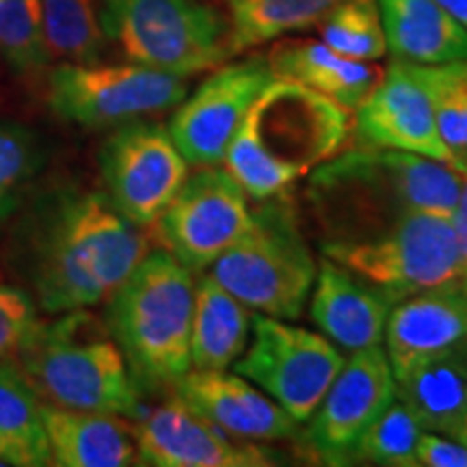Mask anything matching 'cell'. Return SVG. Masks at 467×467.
I'll return each mask as SVG.
<instances>
[{
	"instance_id": "cell-33",
	"label": "cell",
	"mask_w": 467,
	"mask_h": 467,
	"mask_svg": "<svg viewBox=\"0 0 467 467\" xmlns=\"http://www.w3.org/2000/svg\"><path fill=\"white\" fill-rule=\"evenodd\" d=\"M42 320L25 288L0 285V359H16Z\"/></svg>"
},
{
	"instance_id": "cell-24",
	"label": "cell",
	"mask_w": 467,
	"mask_h": 467,
	"mask_svg": "<svg viewBox=\"0 0 467 467\" xmlns=\"http://www.w3.org/2000/svg\"><path fill=\"white\" fill-rule=\"evenodd\" d=\"M254 309L243 306L213 275L195 284L191 370H227L249 344Z\"/></svg>"
},
{
	"instance_id": "cell-23",
	"label": "cell",
	"mask_w": 467,
	"mask_h": 467,
	"mask_svg": "<svg viewBox=\"0 0 467 467\" xmlns=\"http://www.w3.org/2000/svg\"><path fill=\"white\" fill-rule=\"evenodd\" d=\"M377 5L396 61L440 66L467 58V31L435 0H377Z\"/></svg>"
},
{
	"instance_id": "cell-4",
	"label": "cell",
	"mask_w": 467,
	"mask_h": 467,
	"mask_svg": "<svg viewBox=\"0 0 467 467\" xmlns=\"http://www.w3.org/2000/svg\"><path fill=\"white\" fill-rule=\"evenodd\" d=\"M195 279L165 249L150 251L107 299L109 336L141 396L173 389L191 370Z\"/></svg>"
},
{
	"instance_id": "cell-29",
	"label": "cell",
	"mask_w": 467,
	"mask_h": 467,
	"mask_svg": "<svg viewBox=\"0 0 467 467\" xmlns=\"http://www.w3.org/2000/svg\"><path fill=\"white\" fill-rule=\"evenodd\" d=\"M46 150L31 128L0 121V230H5L31 195L44 169Z\"/></svg>"
},
{
	"instance_id": "cell-11",
	"label": "cell",
	"mask_w": 467,
	"mask_h": 467,
	"mask_svg": "<svg viewBox=\"0 0 467 467\" xmlns=\"http://www.w3.org/2000/svg\"><path fill=\"white\" fill-rule=\"evenodd\" d=\"M251 225L247 192L221 165L200 167L184 180L154 227L156 241L191 273L223 255Z\"/></svg>"
},
{
	"instance_id": "cell-20",
	"label": "cell",
	"mask_w": 467,
	"mask_h": 467,
	"mask_svg": "<svg viewBox=\"0 0 467 467\" xmlns=\"http://www.w3.org/2000/svg\"><path fill=\"white\" fill-rule=\"evenodd\" d=\"M42 420L52 465L126 467L137 463L132 420L115 413L50 407L44 402Z\"/></svg>"
},
{
	"instance_id": "cell-3",
	"label": "cell",
	"mask_w": 467,
	"mask_h": 467,
	"mask_svg": "<svg viewBox=\"0 0 467 467\" xmlns=\"http://www.w3.org/2000/svg\"><path fill=\"white\" fill-rule=\"evenodd\" d=\"M347 113L306 87L273 80L243 119L223 165L251 200L285 195L336 156L348 132Z\"/></svg>"
},
{
	"instance_id": "cell-39",
	"label": "cell",
	"mask_w": 467,
	"mask_h": 467,
	"mask_svg": "<svg viewBox=\"0 0 467 467\" xmlns=\"http://www.w3.org/2000/svg\"><path fill=\"white\" fill-rule=\"evenodd\" d=\"M0 467H3V463H0Z\"/></svg>"
},
{
	"instance_id": "cell-32",
	"label": "cell",
	"mask_w": 467,
	"mask_h": 467,
	"mask_svg": "<svg viewBox=\"0 0 467 467\" xmlns=\"http://www.w3.org/2000/svg\"><path fill=\"white\" fill-rule=\"evenodd\" d=\"M0 57L17 74H37L48 66L39 0H0Z\"/></svg>"
},
{
	"instance_id": "cell-25",
	"label": "cell",
	"mask_w": 467,
	"mask_h": 467,
	"mask_svg": "<svg viewBox=\"0 0 467 467\" xmlns=\"http://www.w3.org/2000/svg\"><path fill=\"white\" fill-rule=\"evenodd\" d=\"M0 463L52 465L42 420V400L14 359H0Z\"/></svg>"
},
{
	"instance_id": "cell-14",
	"label": "cell",
	"mask_w": 467,
	"mask_h": 467,
	"mask_svg": "<svg viewBox=\"0 0 467 467\" xmlns=\"http://www.w3.org/2000/svg\"><path fill=\"white\" fill-rule=\"evenodd\" d=\"M396 399V377L381 347L355 350L307 420L303 443L325 465H348L359 435Z\"/></svg>"
},
{
	"instance_id": "cell-36",
	"label": "cell",
	"mask_w": 467,
	"mask_h": 467,
	"mask_svg": "<svg viewBox=\"0 0 467 467\" xmlns=\"http://www.w3.org/2000/svg\"><path fill=\"white\" fill-rule=\"evenodd\" d=\"M435 3L467 31V0H435Z\"/></svg>"
},
{
	"instance_id": "cell-10",
	"label": "cell",
	"mask_w": 467,
	"mask_h": 467,
	"mask_svg": "<svg viewBox=\"0 0 467 467\" xmlns=\"http://www.w3.org/2000/svg\"><path fill=\"white\" fill-rule=\"evenodd\" d=\"M251 331L234 372L258 385L292 420L307 422L347 361L342 350L323 334L265 314L254 317Z\"/></svg>"
},
{
	"instance_id": "cell-35",
	"label": "cell",
	"mask_w": 467,
	"mask_h": 467,
	"mask_svg": "<svg viewBox=\"0 0 467 467\" xmlns=\"http://www.w3.org/2000/svg\"><path fill=\"white\" fill-rule=\"evenodd\" d=\"M451 223L457 234V241L461 247V254L467 262V171H463V184H461V195L457 202V208L451 214Z\"/></svg>"
},
{
	"instance_id": "cell-1",
	"label": "cell",
	"mask_w": 467,
	"mask_h": 467,
	"mask_svg": "<svg viewBox=\"0 0 467 467\" xmlns=\"http://www.w3.org/2000/svg\"><path fill=\"white\" fill-rule=\"evenodd\" d=\"M148 254L141 227L104 192L72 184L26 200L11 227V271L46 314L107 301Z\"/></svg>"
},
{
	"instance_id": "cell-26",
	"label": "cell",
	"mask_w": 467,
	"mask_h": 467,
	"mask_svg": "<svg viewBox=\"0 0 467 467\" xmlns=\"http://www.w3.org/2000/svg\"><path fill=\"white\" fill-rule=\"evenodd\" d=\"M340 0H227L232 52L317 26Z\"/></svg>"
},
{
	"instance_id": "cell-22",
	"label": "cell",
	"mask_w": 467,
	"mask_h": 467,
	"mask_svg": "<svg viewBox=\"0 0 467 467\" xmlns=\"http://www.w3.org/2000/svg\"><path fill=\"white\" fill-rule=\"evenodd\" d=\"M396 396L424 431L454 440L467 420V337L409 368L396 379Z\"/></svg>"
},
{
	"instance_id": "cell-8",
	"label": "cell",
	"mask_w": 467,
	"mask_h": 467,
	"mask_svg": "<svg viewBox=\"0 0 467 467\" xmlns=\"http://www.w3.org/2000/svg\"><path fill=\"white\" fill-rule=\"evenodd\" d=\"M325 258L381 288L394 306L416 292L457 282L467 262L451 219L413 213L355 241H325Z\"/></svg>"
},
{
	"instance_id": "cell-34",
	"label": "cell",
	"mask_w": 467,
	"mask_h": 467,
	"mask_svg": "<svg viewBox=\"0 0 467 467\" xmlns=\"http://www.w3.org/2000/svg\"><path fill=\"white\" fill-rule=\"evenodd\" d=\"M418 465L422 467H467V448L452 437L424 431L418 441Z\"/></svg>"
},
{
	"instance_id": "cell-19",
	"label": "cell",
	"mask_w": 467,
	"mask_h": 467,
	"mask_svg": "<svg viewBox=\"0 0 467 467\" xmlns=\"http://www.w3.org/2000/svg\"><path fill=\"white\" fill-rule=\"evenodd\" d=\"M463 337H467V290L457 279L396 303L385 325L383 348L399 379L418 361Z\"/></svg>"
},
{
	"instance_id": "cell-15",
	"label": "cell",
	"mask_w": 467,
	"mask_h": 467,
	"mask_svg": "<svg viewBox=\"0 0 467 467\" xmlns=\"http://www.w3.org/2000/svg\"><path fill=\"white\" fill-rule=\"evenodd\" d=\"M137 463L150 467H268L279 457L255 441L236 440L197 416L180 399L132 420Z\"/></svg>"
},
{
	"instance_id": "cell-5",
	"label": "cell",
	"mask_w": 467,
	"mask_h": 467,
	"mask_svg": "<svg viewBox=\"0 0 467 467\" xmlns=\"http://www.w3.org/2000/svg\"><path fill=\"white\" fill-rule=\"evenodd\" d=\"M14 361L44 405L128 420L145 413L119 347L85 309L39 323Z\"/></svg>"
},
{
	"instance_id": "cell-13",
	"label": "cell",
	"mask_w": 467,
	"mask_h": 467,
	"mask_svg": "<svg viewBox=\"0 0 467 467\" xmlns=\"http://www.w3.org/2000/svg\"><path fill=\"white\" fill-rule=\"evenodd\" d=\"M275 80L262 55L214 67L203 83L175 107L171 139L189 165H223L227 148L249 109Z\"/></svg>"
},
{
	"instance_id": "cell-27",
	"label": "cell",
	"mask_w": 467,
	"mask_h": 467,
	"mask_svg": "<svg viewBox=\"0 0 467 467\" xmlns=\"http://www.w3.org/2000/svg\"><path fill=\"white\" fill-rule=\"evenodd\" d=\"M405 66L429 98L443 143L454 156V167L467 171V58L440 66Z\"/></svg>"
},
{
	"instance_id": "cell-31",
	"label": "cell",
	"mask_w": 467,
	"mask_h": 467,
	"mask_svg": "<svg viewBox=\"0 0 467 467\" xmlns=\"http://www.w3.org/2000/svg\"><path fill=\"white\" fill-rule=\"evenodd\" d=\"M320 42L358 61H379L388 52L377 0H340L320 20Z\"/></svg>"
},
{
	"instance_id": "cell-17",
	"label": "cell",
	"mask_w": 467,
	"mask_h": 467,
	"mask_svg": "<svg viewBox=\"0 0 467 467\" xmlns=\"http://www.w3.org/2000/svg\"><path fill=\"white\" fill-rule=\"evenodd\" d=\"M175 399L197 416L244 441H277L296 435L292 420L271 396L238 372L189 370L173 388Z\"/></svg>"
},
{
	"instance_id": "cell-38",
	"label": "cell",
	"mask_w": 467,
	"mask_h": 467,
	"mask_svg": "<svg viewBox=\"0 0 467 467\" xmlns=\"http://www.w3.org/2000/svg\"><path fill=\"white\" fill-rule=\"evenodd\" d=\"M461 284H463V288L467 290V266H465V273H463V277H461Z\"/></svg>"
},
{
	"instance_id": "cell-2",
	"label": "cell",
	"mask_w": 467,
	"mask_h": 467,
	"mask_svg": "<svg viewBox=\"0 0 467 467\" xmlns=\"http://www.w3.org/2000/svg\"><path fill=\"white\" fill-rule=\"evenodd\" d=\"M463 171L407 151L355 148L320 162L307 197L327 241H355L413 213L451 219Z\"/></svg>"
},
{
	"instance_id": "cell-9",
	"label": "cell",
	"mask_w": 467,
	"mask_h": 467,
	"mask_svg": "<svg viewBox=\"0 0 467 467\" xmlns=\"http://www.w3.org/2000/svg\"><path fill=\"white\" fill-rule=\"evenodd\" d=\"M48 107L83 128L124 126L165 113L189 96L184 76L137 66L61 63L48 74Z\"/></svg>"
},
{
	"instance_id": "cell-7",
	"label": "cell",
	"mask_w": 467,
	"mask_h": 467,
	"mask_svg": "<svg viewBox=\"0 0 467 467\" xmlns=\"http://www.w3.org/2000/svg\"><path fill=\"white\" fill-rule=\"evenodd\" d=\"M104 37L128 63L184 76L234 57L230 20L203 0H93Z\"/></svg>"
},
{
	"instance_id": "cell-21",
	"label": "cell",
	"mask_w": 467,
	"mask_h": 467,
	"mask_svg": "<svg viewBox=\"0 0 467 467\" xmlns=\"http://www.w3.org/2000/svg\"><path fill=\"white\" fill-rule=\"evenodd\" d=\"M266 58L275 80L306 87L348 113H355L383 76L379 66L344 57L325 42H284Z\"/></svg>"
},
{
	"instance_id": "cell-16",
	"label": "cell",
	"mask_w": 467,
	"mask_h": 467,
	"mask_svg": "<svg viewBox=\"0 0 467 467\" xmlns=\"http://www.w3.org/2000/svg\"><path fill=\"white\" fill-rule=\"evenodd\" d=\"M355 137L361 148L407 151L454 167L429 98L402 61L385 69L375 89L355 109Z\"/></svg>"
},
{
	"instance_id": "cell-37",
	"label": "cell",
	"mask_w": 467,
	"mask_h": 467,
	"mask_svg": "<svg viewBox=\"0 0 467 467\" xmlns=\"http://www.w3.org/2000/svg\"><path fill=\"white\" fill-rule=\"evenodd\" d=\"M454 440L461 441L467 448V420H465L463 424H461V429L457 431V435H454Z\"/></svg>"
},
{
	"instance_id": "cell-12",
	"label": "cell",
	"mask_w": 467,
	"mask_h": 467,
	"mask_svg": "<svg viewBox=\"0 0 467 467\" xmlns=\"http://www.w3.org/2000/svg\"><path fill=\"white\" fill-rule=\"evenodd\" d=\"M100 175L110 203L134 225L151 227L189 178V162L169 128L137 119L102 143Z\"/></svg>"
},
{
	"instance_id": "cell-6",
	"label": "cell",
	"mask_w": 467,
	"mask_h": 467,
	"mask_svg": "<svg viewBox=\"0 0 467 467\" xmlns=\"http://www.w3.org/2000/svg\"><path fill=\"white\" fill-rule=\"evenodd\" d=\"M208 268V275L243 306L282 320L301 317L318 273L295 208L284 195L258 202L249 230Z\"/></svg>"
},
{
	"instance_id": "cell-18",
	"label": "cell",
	"mask_w": 467,
	"mask_h": 467,
	"mask_svg": "<svg viewBox=\"0 0 467 467\" xmlns=\"http://www.w3.org/2000/svg\"><path fill=\"white\" fill-rule=\"evenodd\" d=\"M312 288L309 314L320 334L348 353L381 347L394 307L389 295L329 258L320 260Z\"/></svg>"
},
{
	"instance_id": "cell-30",
	"label": "cell",
	"mask_w": 467,
	"mask_h": 467,
	"mask_svg": "<svg viewBox=\"0 0 467 467\" xmlns=\"http://www.w3.org/2000/svg\"><path fill=\"white\" fill-rule=\"evenodd\" d=\"M422 433L416 413L396 396L355 441L348 463L364 461L385 467H418L416 451Z\"/></svg>"
},
{
	"instance_id": "cell-28",
	"label": "cell",
	"mask_w": 467,
	"mask_h": 467,
	"mask_svg": "<svg viewBox=\"0 0 467 467\" xmlns=\"http://www.w3.org/2000/svg\"><path fill=\"white\" fill-rule=\"evenodd\" d=\"M46 48L63 63H100L104 31L93 0H39Z\"/></svg>"
}]
</instances>
